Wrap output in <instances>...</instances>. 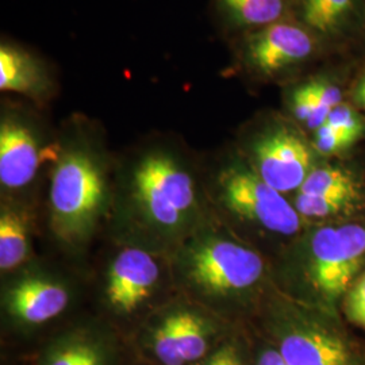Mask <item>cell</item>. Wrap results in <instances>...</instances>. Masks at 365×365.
Returning a JSON list of instances; mask_svg holds the SVG:
<instances>
[{
  "instance_id": "obj_1",
  "label": "cell",
  "mask_w": 365,
  "mask_h": 365,
  "mask_svg": "<svg viewBox=\"0 0 365 365\" xmlns=\"http://www.w3.org/2000/svg\"><path fill=\"white\" fill-rule=\"evenodd\" d=\"M265 339L288 365H365V354L331 314L287 306L269 315Z\"/></svg>"
},
{
  "instance_id": "obj_2",
  "label": "cell",
  "mask_w": 365,
  "mask_h": 365,
  "mask_svg": "<svg viewBox=\"0 0 365 365\" xmlns=\"http://www.w3.org/2000/svg\"><path fill=\"white\" fill-rule=\"evenodd\" d=\"M365 265V225L341 223L319 227L302 249L300 274L322 306L331 314Z\"/></svg>"
},
{
  "instance_id": "obj_3",
  "label": "cell",
  "mask_w": 365,
  "mask_h": 365,
  "mask_svg": "<svg viewBox=\"0 0 365 365\" xmlns=\"http://www.w3.org/2000/svg\"><path fill=\"white\" fill-rule=\"evenodd\" d=\"M102 170L87 152L69 150L58 157L51 188L53 230L66 242L84 240L105 202Z\"/></svg>"
},
{
  "instance_id": "obj_4",
  "label": "cell",
  "mask_w": 365,
  "mask_h": 365,
  "mask_svg": "<svg viewBox=\"0 0 365 365\" xmlns=\"http://www.w3.org/2000/svg\"><path fill=\"white\" fill-rule=\"evenodd\" d=\"M229 334L207 314L176 309L145 325L134 349L144 364L199 365Z\"/></svg>"
},
{
  "instance_id": "obj_5",
  "label": "cell",
  "mask_w": 365,
  "mask_h": 365,
  "mask_svg": "<svg viewBox=\"0 0 365 365\" xmlns=\"http://www.w3.org/2000/svg\"><path fill=\"white\" fill-rule=\"evenodd\" d=\"M187 276L209 295L227 297L255 287L264 274L259 253L225 238H210L190 250Z\"/></svg>"
},
{
  "instance_id": "obj_6",
  "label": "cell",
  "mask_w": 365,
  "mask_h": 365,
  "mask_svg": "<svg viewBox=\"0 0 365 365\" xmlns=\"http://www.w3.org/2000/svg\"><path fill=\"white\" fill-rule=\"evenodd\" d=\"M220 187L223 205L240 218L276 235L299 233L302 215L256 170L240 164L230 165L222 172Z\"/></svg>"
},
{
  "instance_id": "obj_7",
  "label": "cell",
  "mask_w": 365,
  "mask_h": 365,
  "mask_svg": "<svg viewBox=\"0 0 365 365\" xmlns=\"http://www.w3.org/2000/svg\"><path fill=\"white\" fill-rule=\"evenodd\" d=\"M134 192L149 220L167 229L179 226L195 206L192 178L165 153L141 160L134 172Z\"/></svg>"
},
{
  "instance_id": "obj_8",
  "label": "cell",
  "mask_w": 365,
  "mask_h": 365,
  "mask_svg": "<svg viewBox=\"0 0 365 365\" xmlns=\"http://www.w3.org/2000/svg\"><path fill=\"white\" fill-rule=\"evenodd\" d=\"M252 153L256 173L283 195L298 191L315 168L310 146L287 128L262 133L256 138Z\"/></svg>"
},
{
  "instance_id": "obj_9",
  "label": "cell",
  "mask_w": 365,
  "mask_h": 365,
  "mask_svg": "<svg viewBox=\"0 0 365 365\" xmlns=\"http://www.w3.org/2000/svg\"><path fill=\"white\" fill-rule=\"evenodd\" d=\"M314 48V38L306 29L280 21L249 34L241 56L253 73L271 78L306 61Z\"/></svg>"
},
{
  "instance_id": "obj_10",
  "label": "cell",
  "mask_w": 365,
  "mask_h": 365,
  "mask_svg": "<svg viewBox=\"0 0 365 365\" xmlns=\"http://www.w3.org/2000/svg\"><path fill=\"white\" fill-rule=\"evenodd\" d=\"M160 280L157 261L143 249L122 250L107 274L106 297L114 313L131 315L149 299Z\"/></svg>"
},
{
  "instance_id": "obj_11",
  "label": "cell",
  "mask_w": 365,
  "mask_h": 365,
  "mask_svg": "<svg viewBox=\"0 0 365 365\" xmlns=\"http://www.w3.org/2000/svg\"><path fill=\"white\" fill-rule=\"evenodd\" d=\"M113 337L98 329L75 327L49 339L37 356V365H118Z\"/></svg>"
},
{
  "instance_id": "obj_12",
  "label": "cell",
  "mask_w": 365,
  "mask_h": 365,
  "mask_svg": "<svg viewBox=\"0 0 365 365\" xmlns=\"http://www.w3.org/2000/svg\"><path fill=\"white\" fill-rule=\"evenodd\" d=\"M52 149H42L36 135L15 119L0 126V182L6 188H22L31 182Z\"/></svg>"
},
{
  "instance_id": "obj_13",
  "label": "cell",
  "mask_w": 365,
  "mask_h": 365,
  "mask_svg": "<svg viewBox=\"0 0 365 365\" xmlns=\"http://www.w3.org/2000/svg\"><path fill=\"white\" fill-rule=\"evenodd\" d=\"M69 294L61 284L41 277L19 282L9 292L7 312L25 330L43 327L64 313Z\"/></svg>"
},
{
  "instance_id": "obj_14",
  "label": "cell",
  "mask_w": 365,
  "mask_h": 365,
  "mask_svg": "<svg viewBox=\"0 0 365 365\" xmlns=\"http://www.w3.org/2000/svg\"><path fill=\"white\" fill-rule=\"evenodd\" d=\"M49 88V76L38 60L16 46L0 48V90L41 96Z\"/></svg>"
},
{
  "instance_id": "obj_15",
  "label": "cell",
  "mask_w": 365,
  "mask_h": 365,
  "mask_svg": "<svg viewBox=\"0 0 365 365\" xmlns=\"http://www.w3.org/2000/svg\"><path fill=\"white\" fill-rule=\"evenodd\" d=\"M222 18L235 27L261 29L280 22L286 11V0H215Z\"/></svg>"
},
{
  "instance_id": "obj_16",
  "label": "cell",
  "mask_w": 365,
  "mask_h": 365,
  "mask_svg": "<svg viewBox=\"0 0 365 365\" xmlns=\"http://www.w3.org/2000/svg\"><path fill=\"white\" fill-rule=\"evenodd\" d=\"M30 253L29 223L25 214L3 207L0 214V269L11 271L26 261Z\"/></svg>"
},
{
  "instance_id": "obj_17",
  "label": "cell",
  "mask_w": 365,
  "mask_h": 365,
  "mask_svg": "<svg viewBox=\"0 0 365 365\" xmlns=\"http://www.w3.org/2000/svg\"><path fill=\"white\" fill-rule=\"evenodd\" d=\"M298 194L303 195H361L359 182L351 172L339 167H315L302 184Z\"/></svg>"
},
{
  "instance_id": "obj_18",
  "label": "cell",
  "mask_w": 365,
  "mask_h": 365,
  "mask_svg": "<svg viewBox=\"0 0 365 365\" xmlns=\"http://www.w3.org/2000/svg\"><path fill=\"white\" fill-rule=\"evenodd\" d=\"M303 19L309 26L330 34L342 26L352 13V0H302Z\"/></svg>"
},
{
  "instance_id": "obj_19",
  "label": "cell",
  "mask_w": 365,
  "mask_h": 365,
  "mask_svg": "<svg viewBox=\"0 0 365 365\" xmlns=\"http://www.w3.org/2000/svg\"><path fill=\"white\" fill-rule=\"evenodd\" d=\"M363 195L352 194H333V195H303L295 197L294 207L302 218H331L341 214H348L359 206Z\"/></svg>"
},
{
  "instance_id": "obj_20",
  "label": "cell",
  "mask_w": 365,
  "mask_h": 365,
  "mask_svg": "<svg viewBox=\"0 0 365 365\" xmlns=\"http://www.w3.org/2000/svg\"><path fill=\"white\" fill-rule=\"evenodd\" d=\"M252 352L245 341L229 334L199 365H250Z\"/></svg>"
},
{
  "instance_id": "obj_21",
  "label": "cell",
  "mask_w": 365,
  "mask_h": 365,
  "mask_svg": "<svg viewBox=\"0 0 365 365\" xmlns=\"http://www.w3.org/2000/svg\"><path fill=\"white\" fill-rule=\"evenodd\" d=\"M313 86L317 105L313 117L306 126L312 130H317L327 122L331 110L342 103V91L327 80H314Z\"/></svg>"
},
{
  "instance_id": "obj_22",
  "label": "cell",
  "mask_w": 365,
  "mask_h": 365,
  "mask_svg": "<svg viewBox=\"0 0 365 365\" xmlns=\"http://www.w3.org/2000/svg\"><path fill=\"white\" fill-rule=\"evenodd\" d=\"M325 123L334 128L336 130L341 131L354 143H357L365 134L364 118L352 106L346 105L344 102L331 110Z\"/></svg>"
},
{
  "instance_id": "obj_23",
  "label": "cell",
  "mask_w": 365,
  "mask_h": 365,
  "mask_svg": "<svg viewBox=\"0 0 365 365\" xmlns=\"http://www.w3.org/2000/svg\"><path fill=\"white\" fill-rule=\"evenodd\" d=\"M341 304L345 318L365 330V272L356 279Z\"/></svg>"
},
{
  "instance_id": "obj_24",
  "label": "cell",
  "mask_w": 365,
  "mask_h": 365,
  "mask_svg": "<svg viewBox=\"0 0 365 365\" xmlns=\"http://www.w3.org/2000/svg\"><path fill=\"white\" fill-rule=\"evenodd\" d=\"M353 144H356L353 140L342 134L341 131L329 126L327 123H324L319 129L315 130L314 149L321 155H336L346 150Z\"/></svg>"
},
{
  "instance_id": "obj_25",
  "label": "cell",
  "mask_w": 365,
  "mask_h": 365,
  "mask_svg": "<svg viewBox=\"0 0 365 365\" xmlns=\"http://www.w3.org/2000/svg\"><path fill=\"white\" fill-rule=\"evenodd\" d=\"M317 105V98L314 91L313 81L299 86L291 96V108L295 118L303 122L304 125L309 123L312 119Z\"/></svg>"
},
{
  "instance_id": "obj_26",
  "label": "cell",
  "mask_w": 365,
  "mask_h": 365,
  "mask_svg": "<svg viewBox=\"0 0 365 365\" xmlns=\"http://www.w3.org/2000/svg\"><path fill=\"white\" fill-rule=\"evenodd\" d=\"M250 365H288L280 352L274 348L269 341H264L256 352L252 353Z\"/></svg>"
}]
</instances>
